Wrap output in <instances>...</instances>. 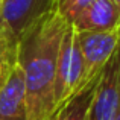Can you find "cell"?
Returning <instances> with one entry per match:
<instances>
[{"label":"cell","instance_id":"cell-6","mask_svg":"<svg viewBox=\"0 0 120 120\" xmlns=\"http://www.w3.org/2000/svg\"><path fill=\"white\" fill-rule=\"evenodd\" d=\"M76 32H109L120 29V9L114 0H94L70 21Z\"/></svg>","mask_w":120,"mask_h":120},{"label":"cell","instance_id":"cell-14","mask_svg":"<svg viewBox=\"0 0 120 120\" xmlns=\"http://www.w3.org/2000/svg\"><path fill=\"white\" fill-rule=\"evenodd\" d=\"M0 9H2V0H0Z\"/></svg>","mask_w":120,"mask_h":120},{"label":"cell","instance_id":"cell-13","mask_svg":"<svg viewBox=\"0 0 120 120\" xmlns=\"http://www.w3.org/2000/svg\"><path fill=\"white\" fill-rule=\"evenodd\" d=\"M114 3H116V5L119 6V9H120V0H114Z\"/></svg>","mask_w":120,"mask_h":120},{"label":"cell","instance_id":"cell-9","mask_svg":"<svg viewBox=\"0 0 120 120\" xmlns=\"http://www.w3.org/2000/svg\"><path fill=\"white\" fill-rule=\"evenodd\" d=\"M18 46L20 40L11 29L0 23V90L6 85L18 65Z\"/></svg>","mask_w":120,"mask_h":120},{"label":"cell","instance_id":"cell-1","mask_svg":"<svg viewBox=\"0 0 120 120\" xmlns=\"http://www.w3.org/2000/svg\"><path fill=\"white\" fill-rule=\"evenodd\" d=\"M67 26L53 6L20 37L18 65L24 76L27 120H47L55 112L58 55Z\"/></svg>","mask_w":120,"mask_h":120},{"label":"cell","instance_id":"cell-2","mask_svg":"<svg viewBox=\"0 0 120 120\" xmlns=\"http://www.w3.org/2000/svg\"><path fill=\"white\" fill-rule=\"evenodd\" d=\"M85 84V64L78 41V34L68 23L58 55L55 81V111L61 108L68 99H71L73 94L78 93Z\"/></svg>","mask_w":120,"mask_h":120},{"label":"cell","instance_id":"cell-8","mask_svg":"<svg viewBox=\"0 0 120 120\" xmlns=\"http://www.w3.org/2000/svg\"><path fill=\"white\" fill-rule=\"evenodd\" d=\"M99 76H100V73L94 79L88 81L78 93L73 94L71 99H68L59 108L58 114H56V120H85L87 119Z\"/></svg>","mask_w":120,"mask_h":120},{"label":"cell","instance_id":"cell-4","mask_svg":"<svg viewBox=\"0 0 120 120\" xmlns=\"http://www.w3.org/2000/svg\"><path fill=\"white\" fill-rule=\"evenodd\" d=\"M85 64V81H91L102 71L120 44V29L109 32H76Z\"/></svg>","mask_w":120,"mask_h":120},{"label":"cell","instance_id":"cell-3","mask_svg":"<svg viewBox=\"0 0 120 120\" xmlns=\"http://www.w3.org/2000/svg\"><path fill=\"white\" fill-rule=\"evenodd\" d=\"M120 105V44L100 71L85 120H114Z\"/></svg>","mask_w":120,"mask_h":120},{"label":"cell","instance_id":"cell-10","mask_svg":"<svg viewBox=\"0 0 120 120\" xmlns=\"http://www.w3.org/2000/svg\"><path fill=\"white\" fill-rule=\"evenodd\" d=\"M93 2L94 0H55V9L67 23H70Z\"/></svg>","mask_w":120,"mask_h":120},{"label":"cell","instance_id":"cell-11","mask_svg":"<svg viewBox=\"0 0 120 120\" xmlns=\"http://www.w3.org/2000/svg\"><path fill=\"white\" fill-rule=\"evenodd\" d=\"M58 111H59V109H56V111H55V112H53V114H52V116H50V117H49V119H47V120H56V114H58Z\"/></svg>","mask_w":120,"mask_h":120},{"label":"cell","instance_id":"cell-12","mask_svg":"<svg viewBox=\"0 0 120 120\" xmlns=\"http://www.w3.org/2000/svg\"><path fill=\"white\" fill-rule=\"evenodd\" d=\"M114 120H120V105H119V109H117V114H116Z\"/></svg>","mask_w":120,"mask_h":120},{"label":"cell","instance_id":"cell-7","mask_svg":"<svg viewBox=\"0 0 120 120\" xmlns=\"http://www.w3.org/2000/svg\"><path fill=\"white\" fill-rule=\"evenodd\" d=\"M0 120H27L24 76L20 65L0 90Z\"/></svg>","mask_w":120,"mask_h":120},{"label":"cell","instance_id":"cell-5","mask_svg":"<svg viewBox=\"0 0 120 120\" xmlns=\"http://www.w3.org/2000/svg\"><path fill=\"white\" fill-rule=\"evenodd\" d=\"M55 6V0H2L0 23L20 37Z\"/></svg>","mask_w":120,"mask_h":120}]
</instances>
